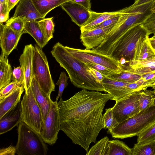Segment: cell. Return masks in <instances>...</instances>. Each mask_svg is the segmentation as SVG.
Listing matches in <instances>:
<instances>
[{
	"label": "cell",
	"instance_id": "obj_1",
	"mask_svg": "<svg viewBox=\"0 0 155 155\" xmlns=\"http://www.w3.org/2000/svg\"><path fill=\"white\" fill-rule=\"evenodd\" d=\"M108 93L83 89L69 99L61 97L58 103L61 130L87 152L90 144L97 141L104 128L103 112L107 102L111 99Z\"/></svg>",
	"mask_w": 155,
	"mask_h": 155
},
{
	"label": "cell",
	"instance_id": "obj_24",
	"mask_svg": "<svg viewBox=\"0 0 155 155\" xmlns=\"http://www.w3.org/2000/svg\"><path fill=\"white\" fill-rule=\"evenodd\" d=\"M24 33L31 35L35 41L37 45L43 48L48 43L45 38L36 20L26 22L23 31Z\"/></svg>",
	"mask_w": 155,
	"mask_h": 155
},
{
	"label": "cell",
	"instance_id": "obj_36",
	"mask_svg": "<svg viewBox=\"0 0 155 155\" xmlns=\"http://www.w3.org/2000/svg\"><path fill=\"white\" fill-rule=\"evenodd\" d=\"M69 78L68 77L64 71L61 72L59 79L56 83V85L59 86V90L58 95L56 97V101L58 102L59 97H61L64 89L68 85V81Z\"/></svg>",
	"mask_w": 155,
	"mask_h": 155
},
{
	"label": "cell",
	"instance_id": "obj_30",
	"mask_svg": "<svg viewBox=\"0 0 155 155\" xmlns=\"http://www.w3.org/2000/svg\"><path fill=\"white\" fill-rule=\"evenodd\" d=\"M137 136L138 143L155 141V122L143 129Z\"/></svg>",
	"mask_w": 155,
	"mask_h": 155
},
{
	"label": "cell",
	"instance_id": "obj_38",
	"mask_svg": "<svg viewBox=\"0 0 155 155\" xmlns=\"http://www.w3.org/2000/svg\"><path fill=\"white\" fill-rule=\"evenodd\" d=\"M21 85L13 81L5 87L0 90V101L17 88Z\"/></svg>",
	"mask_w": 155,
	"mask_h": 155
},
{
	"label": "cell",
	"instance_id": "obj_19",
	"mask_svg": "<svg viewBox=\"0 0 155 155\" xmlns=\"http://www.w3.org/2000/svg\"><path fill=\"white\" fill-rule=\"evenodd\" d=\"M31 87L34 97L41 108L44 123L49 111L52 100L50 97L42 90L34 77L32 80Z\"/></svg>",
	"mask_w": 155,
	"mask_h": 155
},
{
	"label": "cell",
	"instance_id": "obj_47",
	"mask_svg": "<svg viewBox=\"0 0 155 155\" xmlns=\"http://www.w3.org/2000/svg\"><path fill=\"white\" fill-rule=\"evenodd\" d=\"M21 0H7V5L9 12Z\"/></svg>",
	"mask_w": 155,
	"mask_h": 155
},
{
	"label": "cell",
	"instance_id": "obj_10",
	"mask_svg": "<svg viewBox=\"0 0 155 155\" xmlns=\"http://www.w3.org/2000/svg\"><path fill=\"white\" fill-rule=\"evenodd\" d=\"M141 91H135L116 102L112 107L114 117L118 124L140 111L139 101Z\"/></svg>",
	"mask_w": 155,
	"mask_h": 155
},
{
	"label": "cell",
	"instance_id": "obj_29",
	"mask_svg": "<svg viewBox=\"0 0 155 155\" xmlns=\"http://www.w3.org/2000/svg\"><path fill=\"white\" fill-rule=\"evenodd\" d=\"M109 77L120 81L131 83L138 81L141 78L142 75L132 72L122 68V70L120 73L113 74Z\"/></svg>",
	"mask_w": 155,
	"mask_h": 155
},
{
	"label": "cell",
	"instance_id": "obj_41",
	"mask_svg": "<svg viewBox=\"0 0 155 155\" xmlns=\"http://www.w3.org/2000/svg\"><path fill=\"white\" fill-rule=\"evenodd\" d=\"M121 12L122 10H121V12L120 14L105 20L101 24L94 27L91 30L104 28L117 23L120 19Z\"/></svg>",
	"mask_w": 155,
	"mask_h": 155
},
{
	"label": "cell",
	"instance_id": "obj_54",
	"mask_svg": "<svg viewBox=\"0 0 155 155\" xmlns=\"http://www.w3.org/2000/svg\"><path fill=\"white\" fill-rule=\"evenodd\" d=\"M153 34V36L155 37V33H154Z\"/></svg>",
	"mask_w": 155,
	"mask_h": 155
},
{
	"label": "cell",
	"instance_id": "obj_21",
	"mask_svg": "<svg viewBox=\"0 0 155 155\" xmlns=\"http://www.w3.org/2000/svg\"><path fill=\"white\" fill-rule=\"evenodd\" d=\"M149 35L147 34L139 38L136 45L133 60H145L155 57V52L150 43Z\"/></svg>",
	"mask_w": 155,
	"mask_h": 155
},
{
	"label": "cell",
	"instance_id": "obj_33",
	"mask_svg": "<svg viewBox=\"0 0 155 155\" xmlns=\"http://www.w3.org/2000/svg\"><path fill=\"white\" fill-rule=\"evenodd\" d=\"M53 18L52 17L44 18L38 21L41 30L48 42L53 37L54 25L53 21Z\"/></svg>",
	"mask_w": 155,
	"mask_h": 155
},
{
	"label": "cell",
	"instance_id": "obj_2",
	"mask_svg": "<svg viewBox=\"0 0 155 155\" xmlns=\"http://www.w3.org/2000/svg\"><path fill=\"white\" fill-rule=\"evenodd\" d=\"M51 53L60 66L66 71L71 83L75 87L82 89L104 91L103 84L94 78L87 67L74 57L65 46L58 42L53 47Z\"/></svg>",
	"mask_w": 155,
	"mask_h": 155
},
{
	"label": "cell",
	"instance_id": "obj_5",
	"mask_svg": "<svg viewBox=\"0 0 155 155\" xmlns=\"http://www.w3.org/2000/svg\"><path fill=\"white\" fill-rule=\"evenodd\" d=\"M154 122L155 104H153L118 124L114 128L111 134L114 138L121 139L137 136Z\"/></svg>",
	"mask_w": 155,
	"mask_h": 155
},
{
	"label": "cell",
	"instance_id": "obj_9",
	"mask_svg": "<svg viewBox=\"0 0 155 155\" xmlns=\"http://www.w3.org/2000/svg\"><path fill=\"white\" fill-rule=\"evenodd\" d=\"M68 51L75 58L83 63H92L100 64L115 72L122 70L119 62L113 58L97 52L94 49H84L65 46Z\"/></svg>",
	"mask_w": 155,
	"mask_h": 155
},
{
	"label": "cell",
	"instance_id": "obj_7",
	"mask_svg": "<svg viewBox=\"0 0 155 155\" xmlns=\"http://www.w3.org/2000/svg\"><path fill=\"white\" fill-rule=\"evenodd\" d=\"M34 46L33 77L42 90L50 97L51 93L55 91V84L52 78L47 58L41 48L36 45Z\"/></svg>",
	"mask_w": 155,
	"mask_h": 155
},
{
	"label": "cell",
	"instance_id": "obj_40",
	"mask_svg": "<svg viewBox=\"0 0 155 155\" xmlns=\"http://www.w3.org/2000/svg\"><path fill=\"white\" fill-rule=\"evenodd\" d=\"M12 80L18 84L24 85V73L20 66L16 68L14 67Z\"/></svg>",
	"mask_w": 155,
	"mask_h": 155
},
{
	"label": "cell",
	"instance_id": "obj_52",
	"mask_svg": "<svg viewBox=\"0 0 155 155\" xmlns=\"http://www.w3.org/2000/svg\"><path fill=\"white\" fill-rule=\"evenodd\" d=\"M0 3H7V0H0Z\"/></svg>",
	"mask_w": 155,
	"mask_h": 155
},
{
	"label": "cell",
	"instance_id": "obj_27",
	"mask_svg": "<svg viewBox=\"0 0 155 155\" xmlns=\"http://www.w3.org/2000/svg\"><path fill=\"white\" fill-rule=\"evenodd\" d=\"M108 155H133L132 148L118 140H109Z\"/></svg>",
	"mask_w": 155,
	"mask_h": 155
},
{
	"label": "cell",
	"instance_id": "obj_16",
	"mask_svg": "<svg viewBox=\"0 0 155 155\" xmlns=\"http://www.w3.org/2000/svg\"><path fill=\"white\" fill-rule=\"evenodd\" d=\"M61 6L70 16L72 21L80 27L87 22L90 17L91 11L77 3L68 1Z\"/></svg>",
	"mask_w": 155,
	"mask_h": 155
},
{
	"label": "cell",
	"instance_id": "obj_50",
	"mask_svg": "<svg viewBox=\"0 0 155 155\" xmlns=\"http://www.w3.org/2000/svg\"><path fill=\"white\" fill-rule=\"evenodd\" d=\"M149 41L152 47L155 52V37L153 36L149 38Z\"/></svg>",
	"mask_w": 155,
	"mask_h": 155
},
{
	"label": "cell",
	"instance_id": "obj_42",
	"mask_svg": "<svg viewBox=\"0 0 155 155\" xmlns=\"http://www.w3.org/2000/svg\"><path fill=\"white\" fill-rule=\"evenodd\" d=\"M9 13L7 3H0V23H3L8 19Z\"/></svg>",
	"mask_w": 155,
	"mask_h": 155
},
{
	"label": "cell",
	"instance_id": "obj_17",
	"mask_svg": "<svg viewBox=\"0 0 155 155\" xmlns=\"http://www.w3.org/2000/svg\"><path fill=\"white\" fill-rule=\"evenodd\" d=\"M22 121L21 103L0 118V134L12 130Z\"/></svg>",
	"mask_w": 155,
	"mask_h": 155
},
{
	"label": "cell",
	"instance_id": "obj_28",
	"mask_svg": "<svg viewBox=\"0 0 155 155\" xmlns=\"http://www.w3.org/2000/svg\"><path fill=\"white\" fill-rule=\"evenodd\" d=\"M109 139L107 137L101 139L87 152L86 155H108Z\"/></svg>",
	"mask_w": 155,
	"mask_h": 155
},
{
	"label": "cell",
	"instance_id": "obj_26",
	"mask_svg": "<svg viewBox=\"0 0 155 155\" xmlns=\"http://www.w3.org/2000/svg\"><path fill=\"white\" fill-rule=\"evenodd\" d=\"M70 0H32L39 13L45 17L50 11Z\"/></svg>",
	"mask_w": 155,
	"mask_h": 155
},
{
	"label": "cell",
	"instance_id": "obj_45",
	"mask_svg": "<svg viewBox=\"0 0 155 155\" xmlns=\"http://www.w3.org/2000/svg\"><path fill=\"white\" fill-rule=\"evenodd\" d=\"M69 1L78 4L89 11H91V0H70Z\"/></svg>",
	"mask_w": 155,
	"mask_h": 155
},
{
	"label": "cell",
	"instance_id": "obj_48",
	"mask_svg": "<svg viewBox=\"0 0 155 155\" xmlns=\"http://www.w3.org/2000/svg\"><path fill=\"white\" fill-rule=\"evenodd\" d=\"M153 0H135L134 3L131 5L132 6H137L150 2Z\"/></svg>",
	"mask_w": 155,
	"mask_h": 155
},
{
	"label": "cell",
	"instance_id": "obj_3",
	"mask_svg": "<svg viewBox=\"0 0 155 155\" xmlns=\"http://www.w3.org/2000/svg\"><path fill=\"white\" fill-rule=\"evenodd\" d=\"M155 0L138 6L130 5L121 9L119 21L114 28L106 35L103 41L97 47V50L106 54L127 30L143 23L152 13L150 9Z\"/></svg>",
	"mask_w": 155,
	"mask_h": 155
},
{
	"label": "cell",
	"instance_id": "obj_32",
	"mask_svg": "<svg viewBox=\"0 0 155 155\" xmlns=\"http://www.w3.org/2000/svg\"><path fill=\"white\" fill-rule=\"evenodd\" d=\"M132 150L133 155H155V141L144 144L137 143Z\"/></svg>",
	"mask_w": 155,
	"mask_h": 155
},
{
	"label": "cell",
	"instance_id": "obj_31",
	"mask_svg": "<svg viewBox=\"0 0 155 155\" xmlns=\"http://www.w3.org/2000/svg\"><path fill=\"white\" fill-rule=\"evenodd\" d=\"M155 98L153 90L146 89L141 91L139 101L140 111L143 110L153 104Z\"/></svg>",
	"mask_w": 155,
	"mask_h": 155
},
{
	"label": "cell",
	"instance_id": "obj_12",
	"mask_svg": "<svg viewBox=\"0 0 155 155\" xmlns=\"http://www.w3.org/2000/svg\"><path fill=\"white\" fill-rule=\"evenodd\" d=\"M117 23L103 28L81 32L80 39L83 45L86 49L96 48L103 41L106 35L114 28Z\"/></svg>",
	"mask_w": 155,
	"mask_h": 155
},
{
	"label": "cell",
	"instance_id": "obj_11",
	"mask_svg": "<svg viewBox=\"0 0 155 155\" xmlns=\"http://www.w3.org/2000/svg\"><path fill=\"white\" fill-rule=\"evenodd\" d=\"M58 102L52 101L49 111L44 121L42 131L40 134L45 143L54 144L58 138L61 130Z\"/></svg>",
	"mask_w": 155,
	"mask_h": 155
},
{
	"label": "cell",
	"instance_id": "obj_34",
	"mask_svg": "<svg viewBox=\"0 0 155 155\" xmlns=\"http://www.w3.org/2000/svg\"><path fill=\"white\" fill-rule=\"evenodd\" d=\"M103 118L104 128L107 129V133L111 134L114 128L118 125L114 117L112 108L106 109L105 113L103 114Z\"/></svg>",
	"mask_w": 155,
	"mask_h": 155
},
{
	"label": "cell",
	"instance_id": "obj_18",
	"mask_svg": "<svg viewBox=\"0 0 155 155\" xmlns=\"http://www.w3.org/2000/svg\"><path fill=\"white\" fill-rule=\"evenodd\" d=\"M12 17H25L26 22L44 18L38 11L32 0H21Z\"/></svg>",
	"mask_w": 155,
	"mask_h": 155
},
{
	"label": "cell",
	"instance_id": "obj_20",
	"mask_svg": "<svg viewBox=\"0 0 155 155\" xmlns=\"http://www.w3.org/2000/svg\"><path fill=\"white\" fill-rule=\"evenodd\" d=\"M121 67L142 76L155 72V57L145 60L131 61Z\"/></svg>",
	"mask_w": 155,
	"mask_h": 155
},
{
	"label": "cell",
	"instance_id": "obj_53",
	"mask_svg": "<svg viewBox=\"0 0 155 155\" xmlns=\"http://www.w3.org/2000/svg\"><path fill=\"white\" fill-rule=\"evenodd\" d=\"M153 89V91L154 92L155 94V86L153 87H152ZM153 104H155V98L154 99V100L153 102Z\"/></svg>",
	"mask_w": 155,
	"mask_h": 155
},
{
	"label": "cell",
	"instance_id": "obj_43",
	"mask_svg": "<svg viewBox=\"0 0 155 155\" xmlns=\"http://www.w3.org/2000/svg\"><path fill=\"white\" fill-rule=\"evenodd\" d=\"M87 68L88 71L91 74L96 81L97 82L102 84L103 81L106 77L93 68L88 67H87Z\"/></svg>",
	"mask_w": 155,
	"mask_h": 155
},
{
	"label": "cell",
	"instance_id": "obj_25",
	"mask_svg": "<svg viewBox=\"0 0 155 155\" xmlns=\"http://www.w3.org/2000/svg\"><path fill=\"white\" fill-rule=\"evenodd\" d=\"M8 57L2 54L0 56V90L12 80L13 71Z\"/></svg>",
	"mask_w": 155,
	"mask_h": 155
},
{
	"label": "cell",
	"instance_id": "obj_4",
	"mask_svg": "<svg viewBox=\"0 0 155 155\" xmlns=\"http://www.w3.org/2000/svg\"><path fill=\"white\" fill-rule=\"evenodd\" d=\"M147 34L141 24L133 26L120 37L106 55L118 61L121 66L127 65L133 60L139 38Z\"/></svg>",
	"mask_w": 155,
	"mask_h": 155
},
{
	"label": "cell",
	"instance_id": "obj_14",
	"mask_svg": "<svg viewBox=\"0 0 155 155\" xmlns=\"http://www.w3.org/2000/svg\"><path fill=\"white\" fill-rule=\"evenodd\" d=\"M34 46L31 44L26 45L19 58L21 66L24 73V87L27 92L31 87L33 77V64Z\"/></svg>",
	"mask_w": 155,
	"mask_h": 155
},
{
	"label": "cell",
	"instance_id": "obj_6",
	"mask_svg": "<svg viewBox=\"0 0 155 155\" xmlns=\"http://www.w3.org/2000/svg\"><path fill=\"white\" fill-rule=\"evenodd\" d=\"M16 154L18 155H46L48 150L39 133L23 121L18 125Z\"/></svg>",
	"mask_w": 155,
	"mask_h": 155
},
{
	"label": "cell",
	"instance_id": "obj_44",
	"mask_svg": "<svg viewBox=\"0 0 155 155\" xmlns=\"http://www.w3.org/2000/svg\"><path fill=\"white\" fill-rule=\"evenodd\" d=\"M16 153L15 147L10 146L8 147L2 148L0 150V155H15Z\"/></svg>",
	"mask_w": 155,
	"mask_h": 155
},
{
	"label": "cell",
	"instance_id": "obj_13",
	"mask_svg": "<svg viewBox=\"0 0 155 155\" xmlns=\"http://www.w3.org/2000/svg\"><path fill=\"white\" fill-rule=\"evenodd\" d=\"M0 46L2 54L8 57L16 48L23 31H15L3 23H0Z\"/></svg>",
	"mask_w": 155,
	"mask_h": 155
},
{
	"label": "cell",
	"instance_id": "obj_35",
	"mask_svg": "<svg viewBox=\"0 0 155 155\" xmlns=\"http://www.w3.org/2000/svg\"><path fill=\"white\" fill-rule=\"evenodd\" d=\"M25 22V17H12L6 21L5 25L15 31L21 32L24 30Z\"/></svg>",
	"mask_w": 155,
	"mask_h": 155
},
{
	"label": "cell",
	"instance_id": "obj_8",
	"mask_svg": "<svg viewBox=\"0 0 155 155\" xmlns=\"http://www.w3.org/2000/svg\"><path fill=\"white\" fill-rule=\"evenodd\" d=\"M20 103L22 121L40 134L44 124L42 114L31 87L28 92H25Z\"/></svg>",
	"mask_w": 155,
	"mask_h": 155
},
{
	"label": "cell",
	"instance_id": "obj_15",
	"mask_svg": "<svg viewBox=\"0 0 155 155\" xmlns=\"http://www.w3.org/2000/svg\"><path fill=\"white\" fill-rule=\"evenodd\" d=\"M128 83L109 77H105L102 84L104 91L111 96V100L117 102L134 92L127 87Z\"/></svg>",
	"mask_w": 155,
	"mask_h": 155
},
{
	"label": "cell",
	"instance_id": "obj_37",
	"mask_svg": "<svg viewBox=\"0 0 155 155\" xmlns=\"http://www.w3.org/2000/svg\"><path fill=\"white\" fill-rule=\"evenodd\" d=\"M87 67L93 68L100 72L106 77L117 74L115 72L101 65L92 63H84Z\"/></svg>",
	"mask_w": 155,
	"mask_h": 155
},
{
	"label": "cell",
	"instance_id": "obj_22",
	"mask_svg": "<svg viewBox=\"0 0 155 155\" xmlns=\"http://www.w3.org/2000/svg\"><path fill=\"white\" fill-rule=\"evenodd\" d=\"M24 90V85H22L0 101V118L20 102L21 95Z\"/></svg>",
	"mask_w": 155,
	"mask_h": 155
},
{
	"label": "cell",
	"instance_id": "obj_51",
	"mask_svg": "<svg viewBox=\"0 0 155 155\" xmlns=\"http://www.w3.org/2000/svg\"><path fill=\"white\" fill-rule=\"evenodd\" d=\"M150 10L152 13H155V0L152 4Z\"/></svg>",
	"mask_w": 155,
	"mask_h": 155
},
{
	"label": "cell",
	"instance_id": "obj_46",
	"mask_svg": "<svg viewBox=\"0 0 155 155\" xmlns=\"http://www.w3.org/2000/svg\"><path fill=\"white\" fill-rule=\"evenodd\" d=\"M127 87L133 92L141 91L139 85L136 82L128 83L127 85Z\"/></svg>",
	"mask_w": 155,
	"mask_h": 155
},
{
	"label": "cell",
	"instance_id": "obj_39",
	"mask_svg": "<svg viewBox=\"0 0 155 155\" xmlns=\"http://www.w3.org/2000/svg\"><path fill=\"white\" fill-rule=\"evenodd\" d=\"M147 29L149 35L155 32V13H152L141 24Z\"/></svg>",
	"mask_w": 155,
	"mask_h": 155
},
{
	"label": "cell",
	"instance_id": "obj_49",
	"mask_svg": "<svg viewBox=\"0 0 155 155\" xmlns=\"http://www.w3.org/2000/svg\"><path fill=\"white\" fill-rule=\"evenodd\" d=\"M155 86V79L153 80L146 83L144 86V90L147 89L148 87H152Z\"/></svg>",
	"mask_w": 155,
	"mask_h": 155
},
{
	"label": "cell",
	"instance_id": "obj_23",
	"mask_svg": "<svg viewBox=\"0 0 155 155\" xmlns=\"http://www.w3.org/2000/svg\"><path fill=\"white\" fill-rule=\"evenodd\" d=\"M121 10L114 12H90V17L87 22L80 27L81 32L90 30L105 20L120 14Z\"/></svg>",
	"mask_w": 155,
	"mask_h": 155
}]
</instances>
